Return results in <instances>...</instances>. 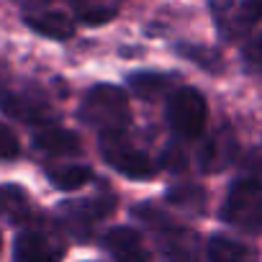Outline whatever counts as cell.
<instances>
[{"label": "cell", "mask_w": 262, "mask_h": 262, "mask_svg": "<svg viewBox=\"0 0 262 262\" xmlns=\"http://www.w3.org/2000/svg\"><path fill=\"white\" fill-rule=\"evenodd\" d=\"M128 88L144 100H157L172 88V77L160 72H134L128 75Z\"/></svg>", "instance_id": "15"}, {"label": "cell", "mask_w": 262, "mask_h": 262, "mask_svg": "<svg viewBox=\"0 0 262 262\" xmlns=\"http://www.w3.org/2000/svg\"><path fill=\"white\" fill-rule=\"evenodd\" d=\"M80 118L90 128H95L103 139L105 137H121V131L131 121L128 98L116 85H95L82 98Z\"/></svg>", "instance_id": "1"}, {"label": "cell", "mask_w": 262, "mask_h": 262, "mask_svg": "<svg viewBox=\"0 0 262 262\" xmlns=\"http://www.w3.org/2000/svg\"><path fill=\"white\" fill-rule=\"evenodd\" d=\"M244 57H247V62H249V64H254V67H259V70H262V34H259V36L247 47Z\"/></svg>", "instance_id": "22"}, {"label": "cell", "mask_w": 262, "mask_h": 262, "mask_svg": "<svg viewBox=\"0 0 262 262\" xmlns=\"http://www.w3.org/2000/svg\"><path fill=\"white\" fill-rule=\"evenodd\" d=\"M62 244L39 229L21 231L13 244V262H62Z\"/></svg>", "instance_id": "7"}, {"label": "cell", "mask_w": 262, "mask_h": 262, "mask_svg": "<svg viewBox=\"0 0 262 262\" xmlns=\"http://www.w3.org/2000/svg\"><path fill=\"white\" fill-rule=\"evenodd\" d=\"M113 201L111 198H85V201H67L59 206V221L62 226L75 234V236H88L90 226L105 216L113 213Z\"/></svg>", "instance_id": "5"}, {"label": "cell", "mask_w": 262, "mask_h": 262, "mask_svg": "<svg viewBox=\"0 0 262 262\" xmlns=\"http://www.w3.org/2000/svg\"><path fill=\"white\" fill-rule=\"evenodd\" d=\"M47 178L57 190H77L93 180V170L88 165H62L47 170Z\"/></svg>", "instance_id": "16"}, {"label": "cell", "mask_w": 262, "mask_h": 262, "mask_svg": "<svg viewBox=\"0 0 262 262\" xmlns=\"http://www.w3.org/2000/svg\"><path fill=\"white\" fill-rule=\"evenodd\" d=\"M0 93H3V88H0Z\"/></svg>", "instance_id": "24"}, {"label": "cell", "mask_w": 262, "mask_h": 262, "mask_svg": "<svg viewBox=\"0 0 262 262\" xmlns=\"http://www.w3.org/2000/svg\"><path fill=\"white\" fill-rule=\"evenodd\" d=\"M24 21H26L29 29H34L36 34H41V36H47V39H59V41H64V39H70V36L75 34L72 18L64 16V13H59V11H47V8L31 11V13L24 16Z\"/></svg>", "instance_id": "11"}, {"label": "cell", "mask_w": 262, "mask_h": 262, "mask_svg": "<svg viewBox=\"0 0 262 262\" xmlns=\"http://www.w3.org/2000/svg\"><path fill=\"white\" fill-rule=\"evenodd\" d=\"M18 152H21L18 137L13 134L11 126H6L3 121H0V160H13Z\"/></svg>", "instance_id": "20"}, {"label": "cell", "mask_w": 262, "mask_h": 262, "mask_svg": "<svg viewBox=\"0 0 262 262\" xmlns=\"http://www.w3.org/2000/svg\"><path fill=\"white\" fill-rule=\"evenodd\" d=\"M221 219L242 231H262V183L252 178L234 180L226 193Z\"/></svg>", "instance_id": "2"}, {"label": "cell", "mask_w": 262, "mask_h": 262, "mask_svg": "<svg viewBox=\"0 0 262 262\" xmlns=\"http://www.w3.org/2000/svg\"><path fill=\"white\" fill-rule=\"evenodd\" d=\"M72 8V13L77 16V21L88 24V26H98L105 24L116 16V8L108 6L105 0H62Z\"/></svg>", "instance_id": "17"}, {"label": "cell", "mask_w": 262, "mask_h": 262, "mask_svg": "<svg viewBox=\"0 0 262 262\" xmlns=\"http://www.w3.org/2000/svg\"><path fill=\"white\" fill-rule=\"evenodd\" d=\"M0 219H6L8 224H24L31 219V203L24 188L0 185Z\"/></svg>", "instance_id": "13"}, {"label": "cell", "mask_w": 262, "mask_h": 262, "mask_svg": "<svg viewBox=\"0 0 262 262\" xmlns=\"http://www.w3.org/2000/svg\"><path fill=\"white\" fill-rule=\"evenodd\" d=\"M165 116L170 128L183 139H195L203 134L208 121V103L201 90L195 88H178L170 93Z\"/></svg>", "instance_id": "3"}, {"label": "cell", "mask_w": 262, "mask_h": 262, "mask_svg": "<svg viewBox=\"0 0 262 262\" xmlns=\"http://www.w3.org/2000/svg\"><path fill=\"white\" fill-rule=\"evenodd\" d=\"M167 198H170V203H175V206L198 211V208H203L206 193H203L198 185H183V188H172V190L167 193Z\"/></svg>", "instance_id": "19"}, {"label": "cell", "mask_w": 262, "mask_h": 262, "mask_svg": "<svg viewBox=\"0 0 262 262\" xmlns=\"http://www.w3.org/2000/svg\"><path fill=\"white\" fill-rule=\"evenodd\" d=\"M206 257L208 262H257V254L249 244L226 234H213L208 239Z\"/></svg>", "instance_id": "12"}, {"label": "cell", "mask_w": 262, "mask_h": 262, "mask_svg": "<svg viewBox=\"0 0 262 262\" xmlns=\"http://www.w3.org/2000/svg\"><path fill=\"white\" fill-rule=\"evenodd\" d=\"M34 147L41 149L44 155H52V157H75L82 149L75 131L54 126V123L41 126L36 131V134H34Z\"/></svg>", "instance_id": "10"}, {"label": "cell", "mask_w": 262, "mask_h": 262, "mask_svg": "<svg viewBox=\"0 0 262 262\" xmlns=\"http://www.w3.org/2000/svg\"><path fill=\"white\" fill-rule=\"evenodd\" d=\"M0 111L8 113L11 118L24 121V123H41V126H49L52 123L49 105H44L36 98L21 95V93H8V90L0 93Z\"/></svg>", "instance_id": "9"}, {"label": "cell", "mask_w": 262, "mask_h": 262, "mask_svg": "<svg viewBox=\"0 0 262 262\" xmlns=\"http://www.w3.org/2000/svg\"><path fill=\"white\" fill-rule=\"evenodd\" d=\"M162 234H165V257H167V262H198L195 239H193L190 231L178 229V226H167Z\"/></svg>", "instance_id": "14"}, {"label": "cell", "mask_w": 262, "mask_h": 262, "mask_svg": "<svg viewBox=\"0 0 262 262\" xmlns=\"http://www.w3.org/2000/svg\"><path fill=\"white\" fill-rule=\"evenodd\" d=\"M103 160L113 170H118L121 175L134 178V180H147L157 172V167H155V162L149 160L147 152L121 142V137H105L103 139Z\"/></svg>", "instance_id": "4"}, {"label": "cell", "mask_w": 262, "mask_h": 262, "mask_svg": "<svg viewBox=\"0 0 262 262\" xmlns=\"http://www.w3.org/2000/svg\"><path fill=\"white\" fill-rule=\"evenodd\" d=\"M0 249H3V234H0Z\"/></svg>", "instance_id": "23"}, {"label": "cell", "mask_w": 262, "mask_h": 262, "mask_svg": "<svg viewBox=\"0 0 262 262\" xmlns=\"http://www.w3.org/2000/svg\"><path fill=\"white\" fill-rule=\"evenodd\" d=\"M178 52H183L188 59H193V62H198L203 67H216V54L208 52V49H203V47H188V44H183V47H178Z\"/></svg>", "instance_id": "21"}, {"label": "cell", "mask_w": 262, "mask_h": 262, "mask_svg": "<svg viewBox=\"0 0 262 262\" xmlns=\"http://www.w3.org/2000/svg\"><path fill=\"white\" fill-rule=\"evenodd\" d=\"M105 252L113 257V262H149V252L144 247V239L131 226H113L103 236Z\"/></svg>", "instance_id": "8"}, {"label": "cell", "mask_w": 262, "mask_h": 262, "mask_svg": "<svg viewBox=\"0 0 262 262\" xmlns=\"http://www.w3.org/2000/svg\"><path fill=\"white\" fill-rule=\"evenodd\" d=\"M234 155V142L231 139H221V137H213L203 144V149L198 152L201 157V167L213 172V170H221Z\"/></svg>", "instance_id": "18"}, {"label": "cell", "mask_w": 262, "mask_h": 262, "mask_svg": "<svg viewBox=\"0 0 262 262\" xmlns=\"http://www.w3.org/2000/svg\"><path fill=\"white\" fill-rule=\"evenodd\" d=\"M213 13H216L219 31L226 39H239L247 36L262 21V0H242V3L234 6H221V11L213 8Z\"/></svg>", "instance_id": "6"}]
</instances>
